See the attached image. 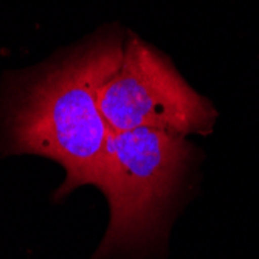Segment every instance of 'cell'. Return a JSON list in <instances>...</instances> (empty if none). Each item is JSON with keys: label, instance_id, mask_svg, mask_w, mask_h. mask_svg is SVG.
Instances as JSON below:
<instances>
[{"label": "cell", "instance_id": "1", "mask_svg": "<svg viewBox=\"0 0 259 259\" xmlns=\"http://www.w3.org/2000/svg\"><path fill=\"white\" fill-rule=\"evenodd\" d=\"M123 49L121 33L107 31L7 82L0 101V152L58 161L67 174L58 197L82 185L101 188L104 182L110 127L98 93L118 67Z\"/></svg>", "mask_w": 259, "mask_h": 259}, {"label": "cell", "instance_id": "2", "mask_svg": "<svg viewBox=\"0 0 259 259\" xmlns=\"http://www.w3.org/2000/svg\"><path fill=\"white\" fill-rule=\"evenodd\" d=\"M190 157L185 135L110 129L107 168L100 188L109 200L110 224L97 257L135 248L152 236Z\"/></svg>", "mask_w": 259, "mask_h": 259}, {"label": "cell", "instance_id": "3", "mask_svg": "<svg viewBox=\"0 0 259 259\" xmlns=\"http://www.w3.org/2000/svg\"><path fill=\"white\" fill-rule=\"evenodd\" d=\"M98 104L112 131L157 129L180 135L208 131L213 110L172 62L135 34L104 79Z\"/></svg>", "mask_w": 259, "mask_h": 259}]
</instances>
